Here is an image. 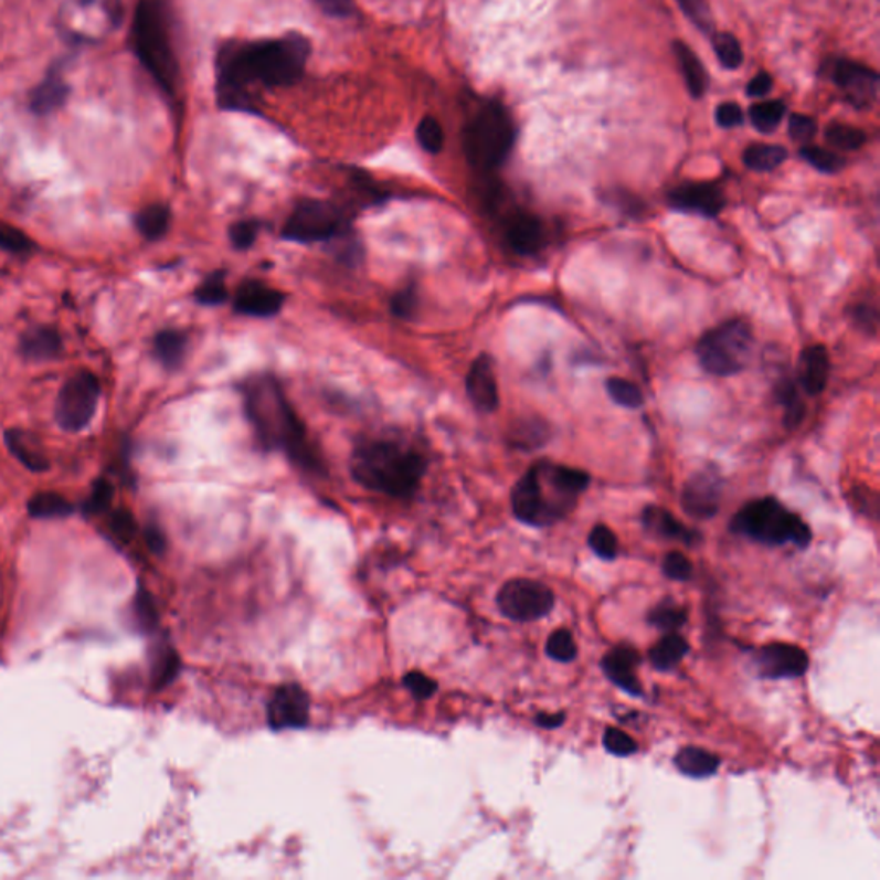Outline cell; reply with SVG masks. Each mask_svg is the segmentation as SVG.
<instances>
[{
    "label": "cell",
    "instance_id": "obj_32",
    "mask_svg": "<svg viewBox=\"0 0 880 880\" xmlns=\"http://www.w3.org/2000/svg\"><path fill=\"white\" fill-rule=\"evenodd\" d=\"M28 512L32 518H39V520H54V518H66V516L73 515L74 506L59 494L40 492L28 502Z\"/></svg>",
    "mask_w": 880,
    "mask_h": 880
},
{
    "label": "cell",
    "instance_id": "obj_37",
    "mask_svg": "<svg viewBox=\"0 0 880 880\" xmlns=\"http://www.w3.org/2000/svg\"><path fill=\"white\" fill-rule=\"evenodd\" d=\"M179 667H181V662H179L174 648L160 645L159 650L153 656V667H151L156 688L167 687L169 682L174 681Z\"/></svg>",
    "mask_w": 880,
    "mask_h": 880
},
{
    "label": "cell",
    "instance_id": "obj_44",
    "mask_svg": "<svg viewBox=\"0 0 880 880\" xmlns=\"http://www.w3.org/2000/svg\"><path fill=\"white\" fill-rule=\"evenodd\" d=\"M679 8L685 12V17L703 33L714 30V18L710 12L707 0H678Z\"/></svg>",
    "mask_w": 880,
    "mask_h": 880
},
{
    "label": "cell",
    "instance_id": "obj_47",
    "mask_svg": "<svg viewBox=\"0 0 880 880\" xmlns=\"http://www.w3.org/2000/svg\"><path fill=\"white\" fill-rule=\"evenodd\" d=\"M35 248L32 237L9 224H0V250L12 255H26Z\"/></svg>",
    "mask_w": 880,
    "mask_h": 880
},
{
    "label": "cell",
    "instance_id": "obj_15",
    "mask_svg": "<svg viewBox=\"0 0 880 880\" xmlns=\"http://www.w3.org/2000/svg\"><path fill=\"white\" fill-rule=\"evenodd\" d=\"M721 496L722 478L718 469H700L682 489V509L695 520H709L718 515Z\"/></svg>",
    "mask_w": 880,
    "mask_h": 880
},
{
    "label": "cell",
    "instance_id": "obj_14",
    "mask_svg": "<svg viewBox=\"0 0 880 880\" xmlns=\"http://www.w3.org/2000/svg\"><path fill=\"white\" fill-rule=\"evenodd\" d=\"M756 675L767 679L799 678L807 672L808 656L792 644H771L759 648L753 656Z\"/></svg>",
    "mask_w": 880,
    "mask_h": 880
},
{
    "label": "cell",
    "instance_id": "obj_13",
    "mask_svg": "<svg viewBox=\"0 0 880 880\" xmlns=\"http://www.w3.org/2000/svg\"><path fill=\"white\" fill-rule=\"evenodd\" d=\"M310 721V697L299 685H283L272 695L267 722L272 731L303 730Z\"/></svg>",
    "mask_w": 880,
    "mask_h": 880
},
{
    "label": "cell",
    "instance_id": "obj_43",
    "mask_svg": "<svg viewBox=\"0 0 880 880\" xmlns=\"http://www.w3.org/2000/svg\"><path fill=\"white\" fill-rule=\"evenodd\" d=\"M545 651L555 662H573L579 656V648L574 644L573 635L568 629H555L548 638Z\"/></svg>",
    "mask_w": 880,
    "mask_h": 880
},
{
    "label": "cell",
    "instance_id": "obj_17",
    "mask_svg": "<svg viewBox=\"0 0 880 880\" xmlns=\"http://www.w3.org/2000/svg\"><path fill=\"white\" fill-rule=\"evenodd\" d=\"M505 236L512 252L521 256H533L549 243L548 227L537 215L516 210L505 221Z\"/></svg>",
    "mask_w": 880,
    "mask_h": 880
},
{
    "label": "cell",
    "instance_id": "obj_35",
    "mask_svg": "<svg viewBox=\"0 0 880 880\" xmlns=\"http://www.w3.org/2000/svg\"><path fill=\"white\" fill-rule=\"evenodd\" d=\"M750 120L756 131L771 135L780 128L781 120L786 114V104L783 100H764L750 107Z\"/></svg>",
    "mask_w": 880,
    "mask_h": 880
},
{
    "label": "cell",
    "instance_id": "obj_22",
    "mask_svg": "<svg viewBox=\"0 0 880 880\" xmlns=\"http://www.w3.org/2000/svg\"><path fill=\"white\" fill-rule=\"evenodd\" d=\"M642 523L651 536L660 537V539L678 540L685 545H695L702 539L700 533L685 527L681 521L676 520L671 512L659 508V506L645 508L644 515H642Z\"/></svg>",
    "mask_w": 880,
    "mask_h": 880
},
{
    "label": "cell",
    "instance_id": "obj_42",
    "mask_svg": "<svg viewBox=\"0 0 880 880\" xmlns=\"http://www.w3.org/2000/svg\"><path fill=\"white\" fill-rule=\"evenodd\" d=\"M512 438H515L516 446L521 449H536L548 441L549 427L540 420H528V422H521L512 432Z\"/></svg>",
    "mask_w": 880,
    "mask_h": 880
},
{
    "label": "cell",
    "instance_id": "obj_20",
    "mask_svg": "<svg viewBox=\"0 0 880 880\" xmlns=\"http://www.w3.org/2000/svg\"><path fill=\"white\" fill-rule=\"evenodd\" d=\"M640 654L636 651V648L629 647V645H617L602 659V671L621 690L632 697H642L644 690H642L640 679L636 676V667L640 666Z\"/></svg>",
    "mask_w": 880,
    "mask_h": 880
},
{
    "label": "cell",
    "instance_id": "obj_62",
    "mask_svg": "<svg viewBox=\"0 0 880 880\" xmlns=\"http://www.w3.org/2000/svg\"><path fill=\"white\" fill-rule=\"evenodd\" d=\"M564 719H566V714L558 712V714H539L536 718V722L540 728H545V730H555V728L563 724Z\"/></svg>",
    "mask_w": 880,
    "mask_h": 880
},
{
    "label": "cell",
    "instance_id": "obj_39",
    "mask_svg": "<svg viewBox=\"0 0 880 880\" xmlns=\"http://www.w3.org/2000/svg\"><path fill=\"white\" fill-rule=\"evenodd\" d=\"M712 49L725 70H738L743 64V49L733 33L719 32L712 36Z\"/></svg>",
    "mask_w": 880,
    "mask_h": 880
},
{
    "label": "cell",
    "instance_id": "obj_53",
    "mask_svg": "<svg viewBox=\"0 0 880 880\" xmlns=\"http://www.w3.org/2000/svg\"><path fill=\"white\" fill-rule=\"evenodd\" d=\"M262 224L258 221H240L231 225L230 240L236 250L252 248L256 236L261 233Z\"/></svg>",
    "mask_w": 880,
    "mask_h": 880
},
{
    "label": "cell",
    "instance_id": "obj_1",
    "mask_svg": "<svg viewBox=\"0 0 880 880\" xmlns=\"http://www.w3.org/2000/svg\"><path fill=\"white\" fill-rule=\"evenodd\" d=\"M308 55L310 43L299 35L225 45L218 59L219 104L224 109L255 110L250 88L293 85L301 78Z\"/></svg>",
    "mask_w": 880,
    "mask_h": 880
},
{
    "label": "cell",
    "instance_id": "obj_55",
    "mask_svg": "<svg viewBox=\"0 0 880 880\" xmlns=\"http://www.w3.org/2000/svg\"><path fill=\"white\" fill-rule=\"evenodd\" d=\"M135 611L136 619L140 623L141 628L151 629L157 625L156 604H153V598L144 586L136 594Z\"/></svg>",
    "mask_w": 880,
    "mask_h": 880
},
{
    "label": "cell",
    "instance_id": "obj_40",
    "mask_svg": "<svg viewBox=\"0 0 880 880\" xmlns=\"http://www.w3.org/2000/svg\"><path fill=\"white\" fill-rule=\"evenodd\" d=\"M799 156H802L803 160H807L812 167H815L817 171L826 172V174H836V172L841 171L846 163V160L838 153H834V151L826 150L823 147H814V145L802 147Z\"/></svg>",
    "mask_w": 880,
    "mask_h": 880
},
{
    "label": "cell",
    "instance_id": "obj_18",
    "mask_svg": "<svg viewBox=\"0 0 880 880\" xmlns=\"http://www.w3.org/2000/svg\"><path fill=\"white\" fill-rule=\"evenodd\" d=\"M284 295L261 280H246L237 287L234 310L246 317L268 318L279 314Z\"/></svg>",
    "mask_w": 880,
    "mask_h": 880
},
{
    "label": "cell",
    "instance_id": "obj_2",
    "mask_svg": "<svg viewBox=\"0 0 880 880\" xmlns=\"http://www.w3.org/2000/svg\"><path fill=\"white\" fill-rule=\"evenodd\" d=\"M243 401L246 418L264 449L284 450L299 468L322 474V458L308 441L307 428L274 377L250 379L243 385Z\"/></svg>",
    "mask_w": 880,
    "mask_h": 880
},
{
    "label": "cell",
    "instance_id": "obj_49",
    "mask_svg": "<svg viewBox=\"0 0 880 880\" xmlns=\"http://www.w3.org/2000/svg\"><path fill=\"white\" fill-rule=\"evenodd\" d=\"M416 308H418V293H416V287L413 284L412 286H404L401 291H397L391 298L392 314L396 315L397 318H403V320H412L415 317Z\"/></svg>",
    "mask_w": 880,
    "mask_h": 880
},
{
    "label": "cell",
    "instance_id": "obj_12",
    "mask_svg": "<svg viewBox=\"0 0 880 880\" xmlns=\"http://www.w3.org/2000/svg\"><path fill=\"white\" fill-rule=\"evenodd\" d=\"M834 85L841 89L842 97L855 109L867 110L872 107L879 97V74L872 67L838 59L830 73Z\"/></svg>",
    "mask_w": 880,
    "mask_h": 880
},
{
    "label": "cell",
    "instance_id": "obj_33",
    "mask_svg": "<svg viewBox=\"0 0 880 880\" xmlns=\"http://www.w3.org/2000/svg\"><path fill=\"white\" fill-rule=\"evenodd\" d=\"M776 397L784 407V425L789 431L798 427L805 416V404L798 394V388L789 377H783L776 385Z\"/></svg>",
    "mask_w": 880,
    "mask_h": 880
},
{
    "label": "cell",
    "instance_id": "obj_36",
    "mask_svg": "<svg viewBox=\"0 0 880 880\" xmlns=\"http://www.w3.org/2000/svg\"><path fill=\"white\" fill-rule=\"evenodd\" d=\"M824 136H826L827 144L845 151L858 150L867 141V135L860 128L845 125V123H830Z\"/></svg>",
    "mask_w": 880,
    "mask_h": 880
},
{
    "label": "cell",
    "instance_id": "obj_28",
    "mask_svg": "<svg viewBox=\"0 0 880 880\" xmlns=\"http://www.w3.org/2000/svg\"><path fill=\"white\" fill-rule=\"evenodd\" d=\"M675 764L685 776L703 780L714 776L721 765V759L707 750L687 746L676 755Z\"/></svg>",
    "mask_w": 880,
    "mask_h": 880
},
{
    "label": "cell",
    "instance_id": "obj_21",
    "mask_svg": "<svg viewBox=\"0 0 880 880\" xmlns=\"http://www.w3.org/2000/svg\"><path fill=\"white\" fill-rule=\"evenodd\" d=\"M830 360L826 346H808L799 357L798 381L810 396H818L829 381Z\"/></svg>",
    "mask_w": 880,
    "mask_h": 880
},
{
    "label": "cell",
    "instance_id": "obj_24",
    "mask_svg": "<svg viewBox=\"0 0 880 880\" xmlns=\"http://www.w3.org/2000/svg\"><path fill=\"white\" fill-rule=\"evenodd\" d=\"M67 97H70V86L64 83L61 71L52 70L47 78L43 79L30 95V109L39 116H47L59 107H63Z\"/></svg>",
    "mask_w": 880,
    "mask_h": 880
},
{
    "label": "cell",
    "instance_id": "obj_41",
    "mask_svg": "<svg viewBox=\"0 0 880 880\" xmlns=\"http://www.w3.org/2000/svg\"><path fill=\"white\" fill-rule=\"evenodd\" d=\"M605 389H607L611 400L619 404V406L635 410V407H640L644 404L645 400L640 388L633 384V382L626 381V379L611 377L609 381L605 382Z\"/></svg>",
    "mask_w": 880,
    "mask_h": 880
},
{
    "label": "cell",
    "instance_id": "obj_50",
    "mask_svg": "<svg viewBox=\"0 0 880 880\" xmlns=\"http://www.w3.org/2000/svg\"><path fill=\"white\" fill-rule=\"evenodd\" d=\"M662 571L667 579L675 582H688L693 576V564L681 552H669L664 558Z\"/></svg>",
    "mask_w": 880,
    "mask_h": 880
},
{
    "label": "cell",
    "instance_id": "obj_26",
    "mask_svg": "<svg viewBox=\"0 0 880 880\" xmlns=\"http://www.w3.org/2000/svg\"><path fill=\"white\" fill-rule=\"evenodd\" d=\"M4 441L12 456H14L18 462L23 463L30 471H35V474L47 471V456H45L42 446H40L39 441H36L32 434L18 431V428H11V431L6 432Z\"/></svg>",
    "mask_w": 880,
    "mask_h": 880
},
{
    "label": "cell",
    "instance_id": "obj_51",
    "mask_svg": "<svg viewBox=\"0 0 880 880\" xmlns=\"http://www.w3.org/2000/svg\"><path fill=\"white\" fill-rule=\"evenodd\" d=\"M604 746L607 752L617 756H629L638 752V743L625 731L609 728L604 733Z\"/></svg>",
    "mask_w": 880,
    "mask_h": 880
},
{
    "label": "cell",
    "instance_id": "obj_59",
    "mask_svg": "<svg viewBox=\"0 0 880 880\" xmlns=\"http://www.w3.org/2000/svg\"><path fill=\"white\" fill-rule=\"evenodd\" d=\"M772 89V76L765 71H761V73L753 76L750 79L749 86H746V95L752 98H761L765 97Z\"/></svg>",
    "mask_w": 880,
    "mask_h": 880
},
{
    "label": "cell",
    "instance_id": "obj_11",
    "mask_svg": "<svg viewBox=\"0 0 880 880\" xmlns=\"http://www.w3.org/2000/svg\"><path fill=\"white\" fill-rule=\"evenodd\" d=\"M554 592L536 580H509L497 594L500 613L516 623L542 619L554 609Z\"/></svg>",
    "mask_w": 880,
    "mask_h": 880
},
{
    "label": "cell",
    "instance_id": "obj_48",
    "mask_svg": "<svg viewBox=\"0 0 880 880\" xmlns=\"http://www.w3.org/2000/svg\"><path fill=\"white\" fill-rule=\"evenodd\" d=\"M113 499V484L109 480H105V478H98L94 484V490H92L88 500L85 502L86 515H102V512L109 511Z\"/></svg>",
    "mask_w": 880,
    "mask_h": 880
},
{
    "label": "cell",
    "instance_id": "obj_6",
    "mask_svg": "<svg viewBox=\"0 0 880 880\" xmlns=\"http://www.w3.org/2000/svg\"><path fill=\"white\" fill-rule=\"evenodd\" d=\"M131 43L136 57L166 92H174L178 63L167 26L166 9L159 0H141L132 20Z\"/></svg>",
    "mask_w": 880,
    "mask_h": 880
},
{
    "label": "cell",
    "instance_id": "obj_60",
    "mask_svg": "<svg viewBox=\"0 0 880 880\" xmlns=\"http://www.w3.org/2000/svg\"><path fill=\"white\" fill-rule=\"evenodd\" d=\"M317 4L330 17L346 18L353 11V0H317Z\"/></svg>",
    "mask_w": 880,
    "mask_h": 880
},
{
    "label": "cell",
    "instance_id": "obj_57",
    "mask_svg": "<svg viewBox=\"0 0 880 880\" xmlns=\"http://www.w3.org/2000/svg\"><path fill=\"white\" fill-rule=\"evenodd\" d=\"M849 315H851V322H854L861 332L876 336L877 327H879V314H877L876 307H870L867 303H861V305L851 308Z\"/></svg>",
    "mask_w": 880,
    "mask_h": 880
},
{
    "label": "cell",
    "instance_id": "obj_10",
    "mask_svg": "<svg viewBox=\"0 0 880 880\" xmlns=\"http://www.w3.org/2000/svg\"><path fill=\"white\" fill-rule=\"evenodd\" d=\"M100 382L89 372H78L67 379L55 400V422L66 432L88 427L97 413Z\"/></svg>",
    "mask_w": 880,
    "mask_h": 880
},
{
    "label": "cell",
    "instance_id": "obj_23",
    "mask_svg": "<svg viewBox=\"0 0 880 880\" xmlns=\"http://www.w3.org/2000/svg\"><path fill=\"white\" fill-rule=\"evenodd\" d=\"M20 351L30 361L55 360L63 353V339L52 327H35L23 333Z\"/></svg>",
    "mask_w": 880,
    "mask_h": 880
},
{
    "label": "cell",
    "instance_id": "obj_52",
    "mask_svg": "<svg viewBox=\"0 0 880 880\" xmlns=\"http://www.w3.org/2000/svg\"><path fill=\"white\" fill-rule=\"evenodd\" d=\"M110 532L114 533L116 539L123 543H129L135 539L138 527H136L135 516L128 509H116L110 515L109 520Z\"/></svg>",
    "mask_w": 880,
    "mask_h": 880
},
{
    "label": "cell",
    "instance_id": "obj_8",
    "mask_svg": "<svg viewBox=\"0 0 880 880\" xmlns=\"http://www.w3.org/2000/svg\"><path fill=\"white\" fill-rule=\"evenodd\" d=\"M752 349V327L745 320H730L703 333L697 344V357L707 372L730 377L749 365Z\"/></svg>",
    "mask_w": 880,
    "mask_h": 880
},
{
    "label": "cell",
    "instance_id": "obj_3",
    "mask_svg": "<svg viewBox=\"0 0 880 880\" xmlns=\"http://www.w3.org/2000/svg\"><path fill=\"white\" fill-rule=\"evenodd\" d=\"M589 485L586 471L542 459L515 485L512 512L530 527H551L573 511Z\"/></svg>",
    "mask_w": 880,
    "mask_h": 880
},
{
    "label": "cell",
    "instance_id": "obj_9",
    "mask_svg": "<svg viewBox=\"0 0 880 880\" xmlns=\"http://www.w3.org/2000/svg\"><path fill=\"white\" fill-rule=\"evenodd\" d=\"M349 214L324 200H301L284 224L283 237L293 243H320L348 236Z\"/></svg>",
    "mask_w": 880,
    "mask_h": 880
},
{
    "label": "cell",
    "instance_id": "obj_30",
    "mask_svg": "<svg viewBox=\"0 0 880 880\" xmlns=\"http://www.w3.org/2000/svg\"><path fill=\"white\" fill-rule=\"evenodd\" d=\"M171 225V210L162 203H153L136 215V230L148 241H157L166 236Z\"/></svg>",
    "mask_w": 880,
    "mask_h": 880
},
{
    "label": "cell",
    "instance_id": "obj_54",
    "mask_svg": "<svg viewBox=\"0 0 880 880\" xmlns=\"http://www.w3.org/2000/svg\"><path fill=\"white\" fill-rule=\"evenodd\" d=\"M403 685L416 700H427L437 690V682L418 671L407 672L404 676Z\"/></svg>",
    "mask_w": 880,
    "mask_h": 880
},
{
    "label": "cell",
    "instance_id": "obj_61",
    "mask_svg": "<svg viewBox=\"0 0 880 880\" xmlns=\"http://www.w3.org/2000/svg\"><path fill=\"white\" fill-rule=\"evenodd\" d=\"M145 542H147L148 549H150L151 552H157V554H160V552L166 549L163 533L160 532V528L156 527V524H150V527H147V530H145Z\"/></svg>",
    "mask_w": 880,
    "mask_h": 880
},
{
    "label": "cell",
    "instance_id": "obj_56",
    "mask_svg": "<svg viewBox=\"0 0 880 880\" xmlns=\"http://www.w3.org/2000/svg\"><path fill=\"white\" fill-rule=\"evenodd\" d=\"M817 135V120L803 114H793L789 117V136L799 144H810Z\"/></svg>",
    "mask_w": 880,
    "mask_h": 880
},
{
    "label": "cell",
    "instance_id": "obj_38",
    "mask_svg": "<svg viewBox=\"0 0 880 880\" xmlns=\"http://www.w3.org/2000/svg\"><path fill=\"white\" fill-rule=\"evenodd\" d=\"M227 298H230V293L225 287L224 271L212 272L194 291V299L203 307H219V305H224Z\"/></svg>",
    "mask_w": 880,
    "mask_h": 880
},
{
    "label": "cell",
    "instance_id": "obj_27",
    "mask_svg": "<svg viewBox=\"0 0 880 880\" xmlns=\"http://www.w3.org/2000/svg\"><path fill=\"white\" fill-rule=\"evenodd\" d=\"M188 336L183 330L166 329L153 339V357L167 370H176L187 357Z\"/></svg>",
    "mask_w": 880,
    "mask_h": 880
},
{
    "label": "cell",
    "instance_id": "obj_5",
    "mask_svg": "<svg viewBox=\"0 0 880 880\" xmlns=\"http://www.w3.org/2000/svg\"><path fill=\"white\" fill-rule=\"evenodd\" d=\"M515 141L511 114L496 100L481 105L463 129V150L478 172L499 169L511 153Z\"/></svg>",
    "mask_w": 880,
    "mask_h": 880
},
{
    "label": "cell",
    "instance_id": "obj_29",
    "mask_svg": "<svg viewBox=\"0 0 880 880\" xmlns=\"http://www.w3.org/2000/svg\"><path fill=\"white\" fill-rule=\"evenodd\" d=\"M690 650V645L678 633H667L662 640L657 642L651 647L650 657L651 666L656 667L657 671H672L682 657L687 656Z\"/></svg>",
    "mask_w": 880,
    "mask_h": 880
},
{
    "label": "cell",
    "instance_id": "obj_58",
    "mask_svg": "<svg viewBox=\"0 0 880 880\" xmlns=\"http://www.w3.org/2000/svg\"><path fill=\"white\" fill-rule=\"evenodd\" d=\"M715 120H718V125L721 128L731 129L743 125L745 116H743L740 105L734 104V102H724L715 110Z\"/></svg>",
    "mask_w": 880,
    "mask_h": 880
},
{
    "label": "cell",
    "instance_id": "obj_45",
    "mask_svg": "<svg viewBox=\"0 0 880 880\" xmlns=\"http://www.w3.org/2000/svg\"><path fill=\"white\" fill-rule=\"evenodd\" d=\"M416 138L423 150L428 153H438L444 147V129L434 117H423L416 128Z\"/></svg>",
    "mask_w": 880,
    "mask_h": 880
},
{
    "label": "cell",
    "instance_id": "obj_25",
    "mask_svg": "<svg viewBox=\"0 0 880 880\" xmlns=\"http://www.w3.org/2000/svg\"><path fill=\"white\" fill-rule=\"evenodd\" d=\"M672 52H675L676 61L679 64L682 78L687 83L688 92L691 97L702 98L709 89V74H707L706 66L698 55L688 47L687 43L681 40L672 42Z\"/></svg>",
    "mask_w": 880,
    "mask_h": 880
},
{
    "label": "cell",
    "instance_id": "obj_16",
    "mask_svg": "<svg viewBox=\"0 0 880 880\" xmlns=\"http://www.w3.org/2000/svg\"><path fill=\"white\" fill-rule=\"evenodd\" d=\"M667 203L682 214L714 219L724 209L725 199L715 183H685L669 191Z\"/></svg>",
    "mask_w": 880,
    "mask_h": 880
},
{
    "label": "cell",
    "instance_id": "obj_7",
    "mask_svg": "<svg viewBox=\"0 0 880 880\" xmlns=\"http://www.w3.org/2000/svg\"><path fill=\"white\" fill-rule=\"evenodd\" d=\"M731 530L765 545L793 543L796 548L805 549L812 540L808 524L774 497L752 500L743 506L731 521Z\"/></svg>",
    "mask_w": 880,
    "mask_h": 880
},
{
    "label": "cell",
    "instance_id": "obj_34",
    "mask_svg": "<svg viewBox=\"0 0 880 880\" xmlns=\"http://www.w3.org/2000/svg\"><path fill=\"white\" fill-rule=\"evenodd\" d=\"M647 621L660 632L672 633L687 625L688 613L685 607L667 598L648 613Z\"/></svg>",
    "mask_w": 880,
    "mask_h": 880
},
{
    "label": "cell",
    "instance_id": "obj_31",
    "mask_svg": "<svg viewBox=\"0 0 880 880\" xmlns=\"http://www.w3.org/2000/svg\"><path fill=\"white\" fill-rule=\"evenodd\" d=\"M787 159V150L781 145L755 144L743 151V163L756 172H771Z\"/></svg>",
    "mask_w": 880,
    "mask_h": 880
},
{
    "label": "cell",
    "instance_id": "obj_4",
    "mask_svg": "<svg viewBox=\"0 0 880 880\" xmlns=\"http://www.w3.org/2000/svg\"><path fill=\"white\" fill-rule=\"evenodd\" d=\"M425 469L423 454L396 438H363L351 454V475L361 487L397 499L415 496Z\"/></svg>",
    "mask_w": 880,
    "mask_h": 880
},
{
    "label": "cell",
    "instance_id": "obj_46",
    "mask_svg": "<svg viewBox=\"0 0 880 880\" xmlns=\"http://www.w3.org/2000/svg\"><path fill=\"white\" fill-rule=\"evenodd\" d=\"M589 545L590 549L594 551V554L605 559V561H613V559H616L617 539L613 530H611L609 527H605V524H597V527L590 532Z\"/></svg>",
    "mask_w": 880,
    "mask_h": 880
},
{
    "label": "cell",
    "instance_id": "obj_19",
    "mask_svg": "<svg viewBox=\"0 0 880 880\" xmlns=\"http://www.w3.org/2000/svg\"><path fill=\"white\" fill-rule=\"evenodd\" d=\"M466 392L478 412L492 413L499 407V388H497L492 358L489 354H480L471 363V369L466 375Z\"/></svg>",
    "mask_w": 880,
    "mask_h": 880
}]
</instances>
